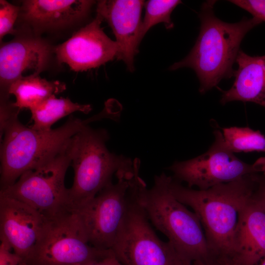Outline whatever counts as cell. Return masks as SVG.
<instances>
[{
    "instance_id": "obj_10",
    "label": "cell",
    "mask_w": 265,
    "mask_h": 265,
    "mask_svg": "<svg viewBox=\"0 0 265 265\" xmlns=\"http://www.w3.org/2000/svg\"><path fill=\"white\" fill-rule=\"evenodd\" d=\"M112 252L90 245L69 212L50 221L39 246L22 265H87Z\"/></svg>"
},
{
    "instance_id": "obj_3",
    "label": "cell",
    "mask_w": 265,
    "mask_h": 265,
    "mask_svg": "<svg viewBox=\"0 0 265 265\" xmlns=\"http://www.w3.org/2000/svg\"><path fill=\"white\" fill-rule=\"evenodd\" d=\"M215 2L203 3L199 14L200 32L194 47L185 58L169 68L172 71L183 67L193 70L200 82L201 94L216 86L222 79L234 76L233 66L242 39L263 22L253 17L235 23L223 22L214 15Z\"/></svg>"
},
{
    "instance_id": "obj_18",
    "label": "cell",
    "mask_w": 265,
    "mask_h": 265,
    "mask_svg": "<svg viewBox=\"0 0 265 265\" xmlns=\"http://www.w3.org/2000/svg\"><path fill=\"white\" fill-rule=\"evenodd\" d=\"M66 88L62 82L49 81L37 75L16 80L10 86L8 93L15 96V107L30 110L48 98L62 92Z\"/></svg>"
},
{
    "instance_id": "obj_15",
    "label": "cell",
    "mask_w": 265,
    "mask_h": 265,
    "mask_svg": "<svg viewBox=\"0 0 265 265\" xmlns=\"http://www.w3.org/2000/svg\"><path fill=\"white\" fill-rule=\"evenodd\" d=\"M265 257V212L251 197L242 208L227 261L232 265H257Z\"/></svg>"
},
{
    "instance_id": "obj_19",
    "label": "cell",
    "mask_w": 265,
    "mask_h": 265,
    "mask_svg": "<svg viewBox=\"0 0 265 265\" xmlns=\"http://www.w3.org/2000/svg\"><path fill=\"white\" fill-rule=\"evenodd\" d=\"M92 109L90 105L73 102L69 98H56L53 96L30 109L33 125L30 127L39 131H48L60 119L73 112L88 113Z\"/></svg>"
},
{
    "instance_id": "obj_8",
    "label": "cell",
    "mask_w": 265,
    "mask_h": 265,
    "mask_svg": "<svg viewBox=\"0 0 265 265\" xmlns=\"http://www.w3.org/2000/svg\"><path fill=\"white\" fill-rule=\"evenodd\" d=\"M215 139L209 149L191 159L175 161L168 169L173 179L206 190L218 184L236 181L244 176L265 171V158L247 163L225 146L222 132H214Z\"/></svg>"
},
{
    "instance_id": "obj_6",
    "label": "cell",
    "mask_w": 265,
    "mask_h": 265,
    "mask_svg": "<svg viewBox=\"0 0 265 265\" xmlns=\"http://www.w3.org/2000/svg\"><path fill=\"white\" fill-rule=\"evenodd\" d=\"M72 138L55 156L24 172L0 193L26 204L50 221L69 212V191L64 181L71 162Z\"/></svg>"
},
{
    "instance_id": "obj_13",
    "label": "cell",
    "mask_w": 265,
    "mask_h": 265,
    "mask_svg": "<svg viewBox=\"0 0 265 265\" xmlns=\"http://www.w3.org/2000/svg\"><path fill=\"white\" fill-rule=\"evenodd\" d=\"M52 51L49 44L37 34L21 36L1 43V96H9L8 89L16 80L39 75L46 68Z\"/></svg>"
},
{
    "instance_id": "obj_28",
    "label": "cell",
    "mask_w": 265,
    "mask_h": 265,
    "mask_svg": "<svg viewBox=\"0 0 265 265\" xmlns=\"http://www.w3.org/2000/svg\"><path fill=\"white\" fill-rule=\"evenodd\" d=\"M178 265H214L213 262L207 263L202 261L187 262L180 259Z\"/></svg>"
},
{
    "instance_id": "obj_11",
    "label": "cell",
    "mask_w": 265,
    "mask_h": 265,
    "mask_svg": "<svg viewBox=\"0 0 265 265\" xmlns=\"http://www.w3.org/2000/svg\"><path fill=\"white\" fill-rule=\"evenodd\" d=\"M50 223L26 204L0 193V238L25 264L39 246Z\"/></svg>"
},
{
    "instance_id": "obj_1",
    "label": "cell",
    "mask_w": 265,
    "mask_h": 265,
    "mask_svg": "<svg viewBox=\"0 0 265 265\" xmlns=\"http://www.w3.org/2000/svg\"><path fill=\"white\" fill-rule=\"evenodd\" d=\"M258 173L206 190L185 187L171 177V192L179 202L191 208L198 217L213 259H229L239 213L252 195Z\"/></svg>"
},
{
    "instance_id": "obj_23",
    "label": "cell",
    "mask_w": 265,
    "mask_h": 265,
    "mask_svg": "<svg viewBox=\"0 0 265 265\" xmlns=\"http://www.w3.org/2000/svg\"><path fill=\"white\" fill-rule=\"evenodd\" d=\"M232 3L250 13L253 17L265 22V0H232Z\"/></svg>"
},
{
    "instance_id": "obj_25",
    "label": "cell",
    "mask_w": 265,
    "mask_h": 265,
    "mask_svg": "<svg viewBox=\"0 0 265 265\" xmlns=\"http://www.w3.org/2000/svg\"><path fill=\"white\" fill-rule=\"evenodd\" d=\"M0 265H20L22 260L4 239L0 238Z\"/></svg>"
},
{
    "instance_id": "obj_5",
    "label": "cell",
    "mask_w": 265,
    "mask_h": 265,
    "mask_svg": "<svg viewBox=\"0 0 265 265\" xmlns=\"http://www.w3.org/2000/svg\"><path fill=\"white\" fill-rule=\"evenodd\" d=\"M97 120V115L84 120L71 116L59 128L39 131L25 126L18 117L14 118L2 133L0 189L13 185L24 172L53 158L83 126Z\"/></svg>"
},
{
    "instance_id": "obj_4",
    "label": "cell",
    "mask_w": 265,
    "mask_h": 265,
    "mask_svg": "<svg viewBox=\"0 0 265 265\" xmlns=\"http://www.w3.org/2000/svg\"><path fill=\"white\" fill-rule=\"evenodd\" d=\"M107 132L95 130L88 125L72 138L71 165L74 182L68 188L69 209L85 203L112 183V178L131 179L139 169L138 159L132 161L109 151L106 146Z\"/></svg>"
},
{
    "instance_id": "obj_17",
    "label": "cell",
    "mask_w": 265,
    "mask_h": 265,
    "mask_svg": "<svg viewBox=\"0 0 265 265\" xmlns=\"http://www.w3.org/2000/svg\"><path fill=\"white\" fill-rule=\"evenodd\" d=\"M236 62L234 82L229 89L221 90L220 103L249 102L265 108V55L250 56L240 50Z\"/></svg>"
},
{
    "instance_id": "obj_20",
    "label": "cell",
    "mask_w": 265,
    "mask_h": 265,
    "mask_svg": "<svg viewBox=\"0 0 265 265\" xmlns=\"http://www.w3.org/2000/svg\"><path fill=\"white\" fill-rule=\"evenodd\" d=\"M225 146L233 153L265 152V136L249 127H231L222 129Z\"/></svg>"
},
{
    "instance_id": "obj_24",
    "label": "cell",
    "mask_w": 265,
    "mask_h": 265,
    "mask_svg": "<svg viewBox=\"0 0 265 265\" xmlns=\"http://www.w3.org/2000/svg\"><path fill=\"white\" fill-rule=\"evenodd\" d=\"M8 98L1 97L0 98V136L8 123L18 117L20 110L14 106L13 103L8 101Z\"/></svg>"
},
{
    "instance_id": "obj_27",
    "label": "cell",
    "mask_w": 265,
    "mask_h": 265,
    "mask_svg": "<svg viewBox=\"0 0 265 265\" xmlns=\"http://www.w3.org/2000/svg\"><path fill=\"white\" fill-rule=\"evenodd\" d=\"M87 265H122L116 258L113 252L98 261Z\"/></svg>"
},
{
    "instance_id": "obj_14",
    "label": "cell",
    "mask_w": 265,
    "mask_h": 265,
    "mask_svg": "<svg viewBox=\"0 0 265 265\" xmlns=\"http://www.w3.org/2000/svg\"><path fill=\"white\" fill-rule=\"evenodd\" d=\"M144 3L141 0H103L97 4V14L108 23L115 35L116 58L123 61L131 72L141 41V15Z\"/></svg>"
},
{
    "instance_id": "obj_21",
    "label": "cell",
    "mask_w": 265,
    "mask_h": 265,
    "mask_svg": "<svg viewBox=\"0 0 265 265\" xmlns=\"http://www.w3.org/2000/svg\"><path fill=\"white\" fill-rule=\"evenodd\" d=\"M182 1L179 0H150L146 2L145 14L140 29L141 41L148 31L153 26L163 23L166 28H173L171 14Z\"/></svg>"
},
{
    "instance_id": "obj_7",
    "label": "cell",
    "mask_w": 265,
    "mask_h": 265,
    "mask_svg": "<svg viewBox=\"0 0 265 265\" xmlns=\"http://www.w3.org/2000/svg\"><path fill=\"white\" fill-rule=\"evenodd\" d=\"M129 188L127 212L111 250L122 265H178L175 250L157 236Z\"/></svg>"
},
{
    "instance_id": "obj_9",
    "label": "cell",
    "mask_w": 265,
    "mask_h": 265,
    "mask_svg": "<svg viewBox=\"0 0 265 265\" xmlns=\"http://www.w3.org/2000/svg\"><path fill=\"white\" fill-rule=\"evenodd\" d=\"M117 179L91 200L69 210L88 242L100 249H111L128 209L130 180Z\"/></svg>"
},
{
    "instance_id": "obj_16",
    "label": "cell",
    "mask_w": 265,
    "mask_h": 265,
    "mask_svg": "<svg viewBox=\"0 0 265 265\" xmlns=\"http://www.w3.org/2000/svg\"><path fill=\"white\" fill-rule=\"evenodd\" d=\"M94 1L88 0H26L20 15L35 32L58 29L85 18Z\"/></svg>"
},
{
    "instance_id": "obj_22",
    "label": "cell",
    "mask_w": 265,
    "mask_h": 265,
    "mask_svg": "<svg viewBox=\"0 0 265 265\" xmlns=\"http://www.w3.org/2000/svg\"><path fill=\"white\" fill-rule=\"evenodd\" d=\"M21 7L6 0H0V40L9 34H14V24L20 14Z\"/></svg>"
},
{
    "instance_id": "obj_2",
    "label": "cell",
    "mask_w": 265,
    "mask_h": 265,
    "mask_svg": "<svg viewBox=\"0 0 265 265\" xmlns=\"http://www.w3.org/2000/svg\"><path fill=\"white\" fill-rule=\"evenodd\" d=\"M170 179L164 173L156 175L153 186L148 189L138 172L130 180V186L150 222L168 238L180 259L213 261L198 217L173 195Z\"/></svg>"
},
{
    "instance_id": "obj_12",
    "label": "cell",
    "mask_w": 265,
    "mask_h": 265,
    "mask_svg": "<svg viewBox=\"0 0 265 265\" xmlns=\"http://www.w3.org/2000/svg\"><path fill=\"white\" fill-rule=\"evenodd\" d=\"M102 18L97 14L90 23L53 49L57 62L72 70L82 72L98 67L117 57L118 46L103 31Z\"/></svg>"
},
{
    "instance_id": "obj_26",
    "label": "cell",
    "mask_w": 265,
    "mask_h": 265,
    "mask_svg": "<svg viewBox=\"0 0 265 265\" xmlns=\"http://www.w3.org/2000/svg\"><path fill=\"white\" fill-rule=\"evenodd\" d=\"M252 198L265 212V171L257 174Z\"/></svg>"
},
{
    "instance_id": "obj_29",
    "label": "cell",
    "mask_w": 265,
    "mask_h": 265,
    "mask_svg": "<svg viewBox=\"0 0 265 265\" xmlns=\"http://www.w3.org/2000/svg\"><path fill=\"white\" fill-rule=\"evenodd\" d=\"M214 265H232L228 262L224 261H216L214 263Z\"/></svg>"
}]
</instances>
